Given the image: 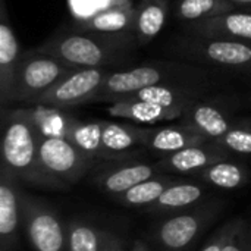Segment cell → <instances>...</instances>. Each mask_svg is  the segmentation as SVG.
<instances>
[{
    "label": "cell",
    "mask_w": 251,
    "mask_h": 251,
    "mask_svg": "<svg viewBox=\"0 0 251 251\" xmlns=\"http://www.w3.org/2000/svg\"><path fill=\"white\" fill-rule=\"evenodd\" d=\"M1 132V166L7 168L22 184L44 190L69 187L43 168L41 134L32 124L26 107H3Z\"/></svg>",
    "instance_id": "6da1fadb"
},
{
    "label": "cell",
    "mask_w": 251,
    "mask_h": 251,
    "mask_svg": "<svg viewBox=\"0 0 251 251\" xmlns=\"http://www.w3.org/2000/svg\"><path fill=\"white\" fill-rule=\"evenodd\" d=\"M225 76L213 68L187 60H154L113 69L94 103H113L143 88L163 84H224Z\"/></svg>",
    "instance_id": "7a4b0ae2"
},
{
    "label": "cell",
    "mask_w": 251,
    "mask_h": 251,
    "mask_svg": "<svg viewBox=\"0 0 251 251\" xmlns=\"http://www.w3.org/2000/svg\"><path fill=\"white\" fill-rule=\"evenodd\" d=\"M140 47L134 32H59L43 41L37 49L49 53L71 68H109L119 69L131 62L132 51Z\"/></svg>",
    "instance_id": "3957f363"
},
{
    "label": "cell",
    "mask_w": 251,
    "mask_h": 251,
    "mask_svg": "<svg viewBox=\"0 0 251 251\" xmlns=\"http://www.w3.org/2000/svg\"><path fill=\"white\" fill-rule=\"evenodd\" d=\"M172 51L187 62L224 72L243 75L251 69V41L185 34L175 40Z\"/></svg>",
    "instance_id": "277c9868"
},
{
    "label": "cell",
    "mask_w": 251,
    "mask_h": 251,
    "mask_svg": "<svg viewBox=\"0 0 251 251\" xmlns=\"http://www.w3.org/2000/svg\"><path fill=\"white\" fill-rule=\"evenodd\" d=\"M74 69L75 68H71L60 59L37 47L24 51L16 72L15 103L31 106Z\"/></svg>",
    "instance_id": "5b68a950"
},
{
    "label": "cell",
    "mask_w": 251,
    "mask_h": 251,
    "mask_svg": "<svg viewBox=\"0 0 251 251\" xmlns=\"http://www.w3.org/2000/svg\"><path fill=\"white\" fill-rule=\"evenodd\" d=\"M21 224L34 251H69L66 226L59 215L32 196L19 193Z\"/></svg>",
    "instance_id": "8992f818"
},
{
    "label": "cell",
    "mask_w": 251,
    "mask_h": 251,
    "mask_svg": "<svg viewBox=\"0 0 251 251\" xmlns=\"http://www.w3.org/2000/svg\"><path fill=\"white\" fill-rule=\"evenodd\" d=\"M113 69L109 68H81L71 71L47 93L38 97L31 106H50L71 109L93 104L100 94L107 76Z\"/></svg>",
    "instance_id": "52a82bcc"
},
{
    "label": "cell",
    "mask_w": 251,
    "mask_h": 251,
    "mask_svg": "<svg viewBox=\"0 0 251 251\" xmlns=\"http://www.w3.org/2000/svg\"><path fill=\"white\" fill-rule=\"evenodd\" d=\"M222 204L219 201L194 206L187 210L171 213L156 228V241L163 251H184L200 232L218 216Z\"/></svg>",
    "instance_id": "ba28073f"
},
{
    "label": "cell",
    "mask_w": 251,
    "mask_h": 251,
    "mask_svg": "<svg viewBox=\"0 0 251 251\" xmlns=\"http://www.w3.org/2000/svg\"><path fill=\"white\" fill-rule=\"evenodd\" d=\"M237 109L238 99L235 94L213 93L188 107L181 122L203 134L209 141H215L229 131L237 119Z\"/></svg>",
    "instance_id": "9c48e42d"
},
{
    "label": "cell",
    "mask_w": 251,
    "mask_h": 251,
    "mask_svg": "<svg viewBox=\"0 0 251 251\" xmlns=\"http://www.w3.org/2000/svg\"><path fill=\"white\" fill-rule=\"evenodd\" d=\"M40 160L49 174L68 185L81 181L97 166L99 162L78 149L68 138L46 137H41L40 141Z\"/></svg>",
    "instance_id": "30bf717a"
},
{
    "label": "cell",
    "mask_w": 251,
    "mask_h": 251,
    "mask_svg": "<svg viewBox=\"0 0 251 251\" xmlns=\"http://www.w3.org/2000/svg\"><path fill=\"white\" fill-rule=\"evenodd\" d=\"M94 169L97 172L93 176V184L112 196H121L129 188L160 174L156 163L150 165L138 162L134 157L124 160H109L104 162L103 166H96Z\"/></svg>",
    "instance_id": "8fae6325"
},
{
    "label": "cell",
    "mask_w": 251,
    "mask_h": 251,
    "mask_svg": "<svg viewBox=\"0 0 251 251\" xmlns=\"http://www.w3.org/2000/svg\"><path fill=\"white\" fill-rule=\"evenodd\" d=\"M24 51H21L6 0H0V103L3 107L15 104L16 72Z\"/></svg>",
    "instance_id": "7c38bea8"
},
{
    "label": "cell",
    "mask_w": 251,
    "mask_h": 251,
    "mask_svg": "<svg viewBox=\"0 0 251 251\" xmlns=\"http://www.w3.org/2000/svg\"><path fill=\"white\" fill-rule=\"evenodd\" d=\"M231 153L219 147L213 141H207L204 144L191 146L175 151L168 156H162L156 166L160 174H176V175H199L206 168L221 162L231 159Z\"/></svg>",
    "instance_id": "4fadbf2b"
},
{
    "label": "cell",
    "mask_w": 251,
    "mask_h": 251,
    "mask_svg": "<svg viewBox=\"0 0 251 251\" xmlns=\"http://www.w3.org/2000/svg\"><path fill=\"white\" fill-rule=\"evenodd\" d=\"M19 179L4 166L0 169V251H13L21 222Z\"/></svg>",
    "instance_id": "5bb4252c"
},
{
    "label": "cell",
    "mask_w": 251,
    "mask_h": 251,
    "mask_svg": "<svg viewBox=\"0 0 251 251\" xmlns=\"http://www.w3.org/2000/svg\"><path fill=\"white\" fill-rule=\"evenodd\" d=\"M221 85L222 84H163L143 88L125 99H138L162 106L188 109L199 100L216 93Z\"/></svg>",
    "instance_id": "9a60e30c"
},
{
    "label": "cell",
    "mask_w": 251,
    "mask_h": 251,
    "mask_svg": "<svg viewBox=\"0 0 251 251\" xmlns=\"http://www.w3.org/2000/svg\"><path fill=\"white\" fill-rule=\"evenodd\" d=\"M106 112L112 118L125 119L137 125L154 126L162 122L181 121L187 109L162 106L157 103H150L138 99H122L109 103Z\"/></svg>",
    "instance_id": "2e32d148"
},
{
    "label": "cell",
    "mask_w": 251,
    "mask_h": 251,
    "mask_svg": "<svg viewBox=\"0 0 251 251\" xmlns=\"http://www.w3.org/2000/svg\"><path fill=\"white\" fill-rule=\"evenodd\" d=\"M209 140L191 128L190 125L179 122L165 126H146L143 137V147L162 156L172 154L182 149L204 144Z\"/></svg>",
    "instance_id": "e0dca14e"
},
{
    "label": "cell",
    "mask_w": 251,
    "mask_h": 251,
    "mask_svg": "<svg viewBox=\"0 0 251 251\" xmlns=\"http://www.w3.org/2000/svg\"><path fill=\"white\" fill-rule=\"evenodd\" d=\"M144 125L101 121V146L104 162L132 159V151L143 147Z\"/></svg>",
    "instance_id": "ac0fdd59"
},
{
    "label": "cell",
    "mask_w": 251,
    "mask_h": 251,
    "mask_svg": "<svg viewBox=\"0 0 251 251\" xmlns=\"http://www.w3.org/2000/svg\"><path fill=\"white\" fill-rule=\"evenodd\" d=\"M187 34L251 41V9L238 7L216 18L188 24Z\"/></svg>",
    "instance_id": "d6986e66"
},
{
    "label": "cell",
    "mask_w": 251,
    "mask_h": 251,
    "mask_svg": "<svg viewBox=\"0 0 251 251\" xmlns=\"http://www.w3.org/2000/svg\"><path fill=\"white\" fill-rule=\"evenodd\" d=\"M137 7L126 4H118L104 7L96 12L93 16L78 21L75 31L82 32H101V34H129L135 28Z\"/></svg>",
    "instance_id": "ffe728a7"
},
{
    "label": "cell",
    "mask_w": 251,
    "mask_h": 251,
    "mask_svg": "<svg viewBox=\"0 0 251 251\" xmlns=\"http://www.w3.org/2000/svg\"><path fill=\"white\" fill-rule=\"evenodd\" d=\"M204 197V187L194 182H185L179 179L178 182L172 184L156 203L146 207L144 212L153 215H163V213H178L187 210L190 207L197 206Z\"/></svg>",
    "instance_id": "44dd1931"
},
{
    "label": "cell",
    "mask_w": 251,
    "mask_h": 251,
    "mask_svg": "<svg viewBox=\"0 0 251 251\" xmlns=\"http://www.w3.org/2000/svg\"><path fill=\"white\" fill-rule=\"evenodd\" d=\"M171 0H140L137 6L134 34L138 46L151 43L166 25Z\"/></svg>",
    "instance_id": "7402d4cb"
},
{
    "label": "cell",
    "mask_w": 251,
    "mask_h": 251,
    "mask_svg": "<svg viewBox=\"0 0 251 251\" xmlns=\"http://www.w3.org/2000/svg\"><path fill=\"white\" fill-rule=\"evenodd\" d=\"M69 251H109L121 241L109 231H103L82 221L66 225Z\"/></svg>",
    "instance_id": "603a6c76"
},
{
    "label": "cell",
    "mask_w": 251,
    "mask_h": 251,
    "mask_svg": "<svg viewBox=\"0 0 251 251\" xmlns=\"http://www.w3.org/2000/svg\"><path fill=\"white\" fill-rule=\"evenodd\" d=\"M68 109L50 106H26V112L41 134L46 138H66L71 126L76 121L75 116L66 112Z\"/></svg>",
    "instance_id": "cb8c5ba5"
},
{
    "label": "cell",
    "mask_w": 251,
    "mask_h": 251,
    "mask_svg": "<svg viewBox=\"0 0 251 251\" xmlns=\"http://www.w3.org/2000/svg\"><path fill=\"white\" fill-rule=\"evenodd\" d=\"M196 176L212 187L222 190H235L250 182L251 172L246 165L226 159L206 168Z\"/></svg>",
    "instance_id": "d4e9b609"
},
{
    "label": "cell",
    "mask_w": 251,
    "mask_h": 251,
    "mask_svg": "<svg viewBox=\"0 0 251 251\" xmlns=\"http://www.w3.org/2000/svg\"><path fill=\"white\" fill-rule=\"evenodd\" d=\"M235 9L238 6L231 0H176L174 15L188 25L225 15Z\"/></svg>",
    "instance_id": "484cf974"
},
{
    "label": "cell",
    "mask_w": 251,
    "mask_h": 251,
    "mask_svg": "<svg viewBox=\"0 0 251 251\" xmlns=\"http://www.w3.org/2000/svg\"><path fill=\"white\" fill-rule=\"evenodd\" d=\"M178 178H174L166 174H157L156 176L129 188L124 194L118 196V200L126 207H149L159 200V197L175 182Z\"/></svg>",
    "instance_id": "4316f807"
},
{
    "label": "cell",
    "mask_w": 251,
    "mask_h": 251,
    "mask_svg": "<svg viewBox=\"0 0 251 251\" xmlns=\"http://www.w3.org/2000/svg\"><path fill=\"white\" fill-rule=\"evenodd\" d=\"M66 138L84 153L90 154L99 162H104V151L101 146V121L85 122L76 118Z\"/></svg>",
    "instance_id": "83f0119b"
},
{
    "label": "cell",
    "mask_w": 251,
    "mask_h": 251,
    "mask_svg": "<svg viewBox=\"0 0 251 251\" xmlns=\"http://www.w3.org/2000/svg\"><path fill=\"white\" fill-rule=\"evenodd\" d=\"M213 143L231 154L251 156V118H237L229 131Z\"/></svg>",
    "instance_id": "f1b7e54d"
},
{
    "label": "cell",
    "mask_w": 251,
    "mask_h": 251,
    "mask_svg": "<svg viewBox=\"0 0 251 251\" xmlns=\"http://www.w3.org/2000/svg\"><path fill=\"white\" fill-rule=\"evenodd\" d=\"M238 224H240V219H232L228 224H225L222 228H219L213 234V237L207 241V244L200 251H224L228 240L231 238V235L237 229Z\"/></svg>",
    "instance_id": "f546056e"
},
{
    "label": "cell",
    "mask_w": 251,
    "mask_h": 251,
    "mask_svg": "<svg viewBox=\"0 0 251 251\" xmlns=\"http://www.w3.org/2000/svg\"><path fill=\"white\" fill-rule=\"evenodd\" d=\"M224 251H251L250 238H249V228L243 219H240V224L231 238L228 240Z\"/></svg>",
    "instance_id": "4dcf8cb0"
},
{
    "label": "cell",
    "mask_w": 251,
    "mask_h": 251,
    "mask_svg": "<svg viewBox=\"0 0 251 251\" xmlns=\"http://www.w3.org/2000/svg\"><path fill=\"white\" fill-rule=\"evenodd\" d=\"M131 251H150V249L146 246V243H143V241L137 240V241L132 244V249H131Z\"/></svg>",
    "instance_id": "1f68e13d"
},
{
    "label": "cell",
    "mask_w": 251,
    "mask_h": 251,
    "mask_svg": "<svg viewBox=\"0 0 251 251\" xmlns=\"http://www.w3.org/2000/svg\"><path fill=\"white\" fill-rule=\"evenodd\" d=\"M234 1L238 7H251V0H231Z\"/></svg>",
    "instance_id": "d6a6232c"
},
{
    "label": "cell",
    "mask_w": 251,
    "mask_h": 251,
    "mask_svg": "<svg viewBox=\"0 0 251 251\" xmlns=\"http://www.w3.org/2000/svg\"><path fill=\"white\" fill-rule=\"evenodd\" d=\"M109 251H125V250H124V247H122V244L119 243V244H116V246H115L113 249H110V250H109Z\"/></svg>",
    "instance_id": "836d02e7"
},
{
    "label": "cell",
    "mask_w": 251,
    "mask_h": 251,
    "mask_svg": "<svg viewBox=\"0 0 251 251\" xmlns=\"http://www.w3.org/2000/svg\"><path fill=\"white\" fill-rule=\"evenodd\" d=\"M243 76H246V78H251V69H249L247 72H244V74H243Z\"/></svg>",
    "instance_id": "e575fe53"
},
{
    "label": "cell",
    "mask_w": 251,
    "mask_h": 251,
    "mask_svg": "<svg viewBox=\"0 0 251 251\" xmlns=\"http://www.w3.org/2000/svg\"><path fill=\"white\" fill-rule=\"evenodd\" d=\"M249 238H250V250H251V228L249 229Z\"/></svg>",
    "instance_id": "d590c367"
},
{
    "label": "cell",
    "mask_w": 251,
    "mask_h": 251,
    "mask_svg": "<svg viewBox=\"0 0 251 251\" xmlns=\"http://www.w3.org/2000/svg\"><path fill=\"white\" fill-rule=\"evenodd\" d=\"M249 101H250V103H251V93H250V94H249Z\"/></svg>",
    "instance_id": "8d00e7d4"
},
{
    "label": "cell",
    "mask_w": 251,
    "mask_h": 251,
    "mask_svg": "<svg viewBox=\"0 0 251 251\" xmlns=\"http://www.w3.org/2000/svg\"><path fill=\"white\" fill-rule=\"evenodd\" d=\"M246 9H251V7H246Z\"/></svg>",
    "instance_id": "74e56055"
}]
</instances>
